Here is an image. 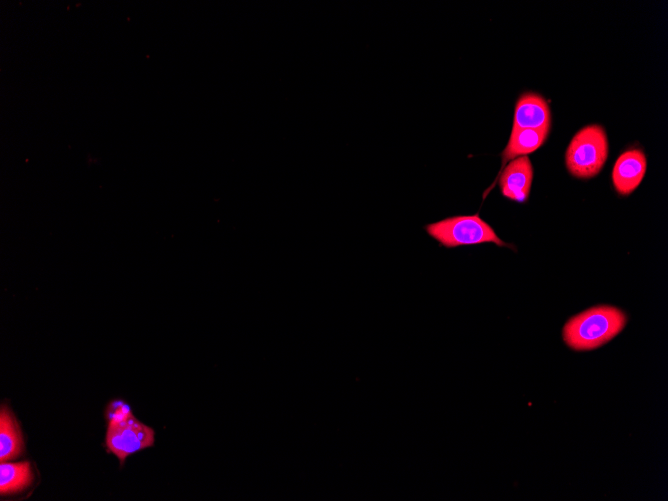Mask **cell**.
<instances>
[{"instance_id":"obj_1","label":"cell","mask_w":668,"mask_h":501,"mask_svg":"<svg viewBox=\"0 0 668 501\" xmlns=\"http://www.w3.org/2000/svg\"><path fill=\"white\" fill-rule=\"evenodd\" d=\"M626 322V314L621 309L609 305L594 306L565 323L563 340L576 351L596 349L619 334Z\"/></svg>"},{"instance_id":"obj_2","label":"cell","mask_w":668,"mask_h":501,"mask_svg":"<svg viewBox=\"0 0 668 501\" xmlns=\"http://www.w3.org/2000/svg\"><path fill=\"white\" fill-rule=\"evenodd\" d=\"M425 230L440 245L447 248L483 243L510 247L498 237L494 229L479 216V213L448 217L427 224Z\"/></svg>"},{"instance_id":"obj_3","label":"cell","mask_w":668,"mask_h":501,"mask_svg":"<svg viewBox=\"0 0 668 501\" xmlns=\"http://www.w3.org/2000/svg\"><path fill=\"white\" fill-rule=\"evenodd\" d=\"M608 156V140L602 126L593 124L580 129L568 145L565 162L571 175L592 178L602 169Z\"/></svg>"},{"instance_id":"obj_4","label":"cell","mask_w":668,"mask_h":501,"mask_svg":"<svg viewBox=\"0 0 668 501\" xmlns=\"http://www.w3.org/2000/svg\"><path fill=\"white\" fill-rule=\"evenodd\" d=\"M105 440L108 449L123 462L129 455L152 447L155 431L127 410L109 419Z\"/></svg>"},{"instance_id":"obj_5","label":"cell","mask_w":668,"mask_h":501,"mask_svg":"<svg viewBox=\"0 0 668 501\" xmlns=\"http://www.w3.org/2000/svg\"><path fill=\"white\" fill-rule=\"evenodd\" d=\"M502 170L496 177L499 178L502 195L519 203L527 201L533 179V167L529 157L527 155L517 157L509 161ZM497 179L483 193V199L486 198Z\"/></svg>"},{"instance_id":"obj_6","label":"cell","mask_w":668,"mask_h":501,"mask_svg":"<svg viewBox=\"0 0 668 501\" xmlns=\"http://www.w3.org/2000/svg\"><path fill=\"white\" fill-rule=\"evenodd\" d=\"M647 168L645 154L640 149L622 153L612 171V182L618 194L627 196L641 183Z\"/></svg>"},{"instance_id":"obj_7","label":"cell","mask_w":668,"mask_h":501,"mask_svg":"<svg viewBox=\"0 0 668 501\" xmlns=\"http://www.w3.org/2000/svg\"><path fill=\"white\" fill-rule=\"evenodd\" d=\"M550 126V109L545 99L533 92L523 93L515 105L512 128L543 129Z\"/></svg>"},{"instance_id":"obj_8","label":"cell","mask_w":668,"mask_h":501,"mask_svg":"<svg viewBox=\"0 0 668 501\" xmlns=\"http://www.w3.org/2000/svg\"><path fill=\"white\" fill-rule=\"evenodd\" d=\"M550 128L543 129H516L512 128L508 143L501 153V169L505 165L521 156H526L537 150L546 140ZM499 172V173H500Z\"/></svg>"},{"instance_id":"obj_9","label":"cell","mask_w":668,"mask_h":501,"mask_svg":"<svg viewBox=\"0 0 668 501\" xmlns=\"http://www.w3.org/2000/svg\"><path fill=\"white\" fill-rule=\"evenodd\" d=\"M23 447L19 425L10 410L2 406L0 412V461L17 458Z\"/></svg>"},{"instance_id":"obj_10","label":"cell","mask_w":668,"mask_h":501,"mask_svg":"<svg viewBox=\"0 0 668 501\" xmlns=\"http://www.w3.org/2000/svg\"><path fill=\"white\" fill-rule=\"evenodd\" d=\"M34 479L31 464L22 462H1L0 464V493L7 495L21 491L28 487Z\"/></svg>"}]
</instances>
